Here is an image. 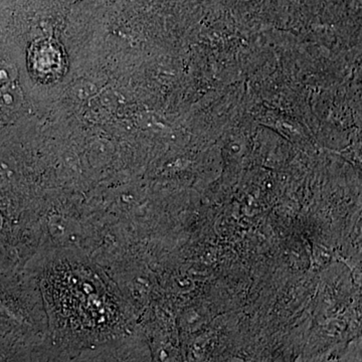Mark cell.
I'll return each instance as SVG.
<instances>
[{
	"label": "cell",
	"instance_id": "6da1fadb",
	"mask_svg": "<svg viewBox=\"0 0 362 362\" xmlns=\"http://www.w3.org/2000/svg\"><path fill=\"white\" fill-rule=\"evenodd\" d=\"M71 93L76 99H80V100H87L88 98H91L95 94L97 93L96 87L93 84L89 82L78 83V84L74 85L73 89H71Z\"/></svg>",
	"mask_w": 362,
	"mask_h": 362
},
{
	"label": "cell",
	"instance_id": "7a4b0ae2",
	"mask_svg": "<svg viewBox=\"0 0 362 362\" xmlns=\"http://www.w3.org/2000/svg\"><path fill=\"white\" fill-rule=\"evenodd\" d=\"M18 77V70L13 64H0V85L11 84Z\"/></svg>",
	"mask_w": 362,
	"mask_h": 362
}]
</instances>
